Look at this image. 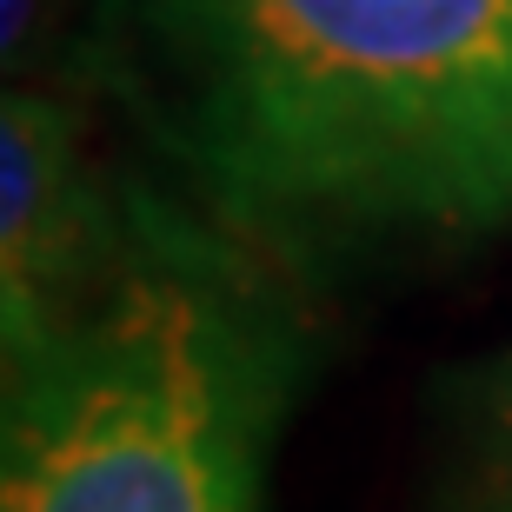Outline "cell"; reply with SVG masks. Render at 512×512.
Instances as JSON below:
<instances>
[{"mask_svg":"<svg viewBox=\"0 0 512 512\" xmlns=\"http://www.w3.org/2000/svg\"><path fill=\"white\" fill-rule=\"evenodd\" d=\"M153 114L280 253L512 227V0H133Z\"/></svg>","mask_w":512,"mask_h":512,"instance_id":"obj_1","label":"cell"},{"mask_svg":"<svg viewBox=\"0 0 512 512\" xmlns=\"http://www.w3.org/2000/svg\"><path fill=\"white\" fill-rule=\"evenodd\" d=\"M273 360L180 260L127 266L7 360L0 512H260Z\"/></svg>","mask_w":512,"mask_h":512,"instance_id":"obj_2","label":"cell"},{"mask_svg":"<svg viewBox=\"0 0 512 512\" xmlns=\"http://www.w3.org/2000/svg\"><path fill=\"white\" fill-rule=\"evenodd\" d=\"M100 253V200L80 160L67 107L7 94L0 114V313L7 360L80 313V286Z\"/></svg>","mask_w":512,"mask_h":512,"instance_id":"obj_3","label":"cell"},{"mask_svg":"<svg viewBox=\"0 0 512 512\" xmlns=\"http://www.w3.org/2000/svg\"><path fill=\"white\" fill-rule=\"evenodd\" d=\"M433 512H512V346L459 380Z\"/></svg>","mask_w":512,"mask_h":512,"instance_id":"obj_4","label":"cell"},{"mask_svg":"<svg viewBox=\"0 0 512 512\" xmlns=\"http://www.w3.org/2000/svg\"><path fill=\"white\" fill-rule=\"evenodd\" d=\"M34 20H40V0H0V34H7V54H20V47H27Z\"/></svg>","mask_w":512,"mask_h":512,"instance_id":"obj_5","label":"cell"}]
</instances>
